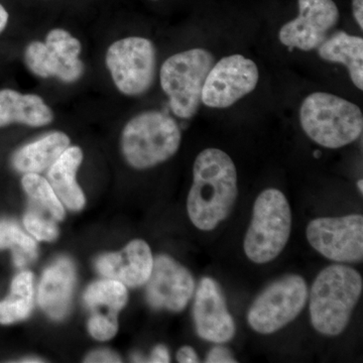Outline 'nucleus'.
<instances>
[{
    "label": "nucleus",
    "mask_w": 363,
    "mask_h": 363,
    "mask_svg": "<svg viewBox=\"0 0 363 363\" xmlns=\"http://www.w3.org/2000/svg\"><path fill=\"white\" fill-rule=\"evenodd\" d=\"M238 196V172L225 152L210 147L194 162L189 191V218L198 229L211 231L228 218Z\"/></svg>",
    "instance_id": "1"
},
{
    "label": "nucleus",
    "mask_w": 363,
    "mask_h": 363,
    "mask_svg": "<svg viewBox=\"0 0 363 363\" xmlns=\"http://www.w3.org/2000/svg\"><path fill=\"white\" fill-rule=\"evenodd\" d=\"M359 272L343 264H332L318 274L310 294L313 327L326 336H337L350 323L362 296Z\"/></svg>",
    "instance_id": "2"
},
{
    "label": "nucleus",
    "mask_w": 363,
    "mask_h": 363,
    "mask_svg": "<svg viewBox=\"0 0 363 363\" xmlns=\"http://www.w3.org/2000/svg\"><path fill=\"white\" fill-rule=\"evenodd\" d=\"M300 123L313 142L327 149H340L362 135L363 114L357 104L326 92L305 98Z\"/></svg>",
    "instance_id": "3"
},
{
    "label": "nucleus",
    "mask_w": 363,
    "mask_h": 363,
    "mask_svg": "<svg viewBox=\"0 0 363 363\" xmlns=\"http://www.w3.org/2000/svg\"><path fill=\"white\" fill-rule=\"evenodd\" d=\"M181 140L175 119L164 112L149 111L138 114L124 126L121 150L133 168L145 169L171 159Z\"/></svg>",
    "instance_id": "4"
},
{
    "label": "nucleus",
    "mask_w": 363,
    "mask_h": 363,
    "mask_svg": "<svg viewBox=\"0 0 363 363\" xmlns=\"http://www.w3.org/2000/svg\"><path fill=\"white\" fill-rule=\"evenodd\" d=\"M292 230V210L278 189L262 191L253 205L252 218L243 241L248 259L267 264L283 252Z\"/></svg>",
    "instance_id": "5"
},
{
    "label": "nucleus",
    "mask_w": 363,
    "mask_h": 363,
    "mask_svg": "<svg viewBox=\"0 0 363 363\" xmlns=\"http://www.w3.org/2000/svg\"><path fill=\"white\" fill-rule=\"evenodd\" d=\"M213 65L212 52L201 48L178 52L164 62L160 81L175 116L189 119L197 113L203 86Z\"/></svg>",
    "instance_id": "6"
},
{
    "label": "nucleus",
    "mask_w": 363,
    "mask_h": 363,
    "mask_svg": "<svg viewBox=\"0 0 363 363\" xmlns=\"http://www.w3.org/2000/svg\"><path fill=\"white\" fill-rule=\"evenodd\" d=\"M307 300L305 279L298 274H288L274 281L257 296L248 311V324L257 333H274L300 315Z\"/></svg>",
    "instance_id": "7"
},
{
    "label": "nucleus",
    "mask_w": 363,
    "mask_h": 363,
    "mask_svg": "<svg viewBox=\"0 0 363 363\" xmlns=\"http://www.w3.org/2000/svg\"><path fill=\"white\" fill-rule=\"evenodd\" d=\"M105 62L117 89L124 95L145 94L154 84L157 52L152 40L142 37L116 40L107 50Z\"/></svg>",
    "instance_id": "8"
},
{
    "label": "nucleus",
    "mask_w": 363,
    "mask_h": 363,
    "mask_svg": "<svg viewBox=\"0 0 363 363\" xmlns=\"http://www.w3.org/2000/svg\"><path fill=\"white\" fill-rule=\"evenodd\" d=\"M80 40L63 28H54L48 33L45 43L33 42L26 47V66L40 78L56 77L65 83H74L84 73L83 62L79 59Z\"/></svg>",
    "instance_id": "9"
},
{
    "label": "nucleus",
    "mask_w": 363,
    "mask_h": 363,
    "mask_svg": "<svg viewBox=\"0 0 363 363\" xmlns=\"http://www.w3.org/2000/svg\"><path fill=\"white\" fill-rule=\"evenodd\" d=\"M259 79V68L252 60L238 54L224 57L208 73L202 104L217 109L233 106L257 88Z\"/></svg>",
    "instance_id": "10"
},
{
    "label": "nucleus",
    "mask_w": 363,
    "mask_h": 363,
    "mask_svg": "<svg viewBox=\"0 0 363 363\" xmlns=\"http://www.w3.org/2000/svg\"><path fill=\"white\" fill-rule=\"evenodd\" d=\"M307 240L326 259L337 262H357L363 259V217H322L308 224Z\"/></svg>",
    "instance_id": "11"
},
{
    "label": "nucleus",
    "mask_w": 363,
    "mask_h": 363,
    "mask_svg": "<svg viewBox=\"0 0 363 363\" xmlns=\"http://www.w3.org/2000/svg\"><path fill=\"white\" fill-rule=\"evenodd\" d=\"M297 18L281 26L279 39L291 49L309 52L328 38L332 28L337 25L338 7L333 0H298Z\"/></svg>",
    "instance_id": "12"
},
{
    "label": "nucleus",
    "mask_w": 363,
    "mask_h": 363,
    "mask_svg": "<svg viewBox=\"0 0 363 363\" xmlns=\"http://www.w3.org/2000/svg\"><path fill=\"white\" fill-rule=\"evenodd\" d=\"M194 290V279L186 267L168 255H160L154 260L147 286L150 306L180 312L188 305Z\"/></svg>",
    "instance_id": "13"
},
{
    "label": "nucleus",
    "mask_w": 363,
    "mask_h": 363,
    "mask_svg": "<svg viewBox=\"0 0 363 363\" xmlns=\"http://www.w3.org/2000/svg\"><path fill=\"white\" fill-rule=\"evenodd\" d=\"M196 331L213 343H226L234 337L235 323L227 309L220 286L211 278H203L193 308Z\"/></svg>",
    "instance_id": "14"
},
{
    "label": "nucleus",
    "mask_w": 363,
    "mask_h": 363,
    "mask_svg": "<svg viewBox=\"0 0 363 363\" xmlns=\"http://www.w3.org/2000/svg\"><path fill=\"white\" fill-rule=\"evenodd\" d=\"M96 266L98 272L106 278L116 279L123 285L138 286L149 281L154 257L147 242L135 240L121 252L100 257Z\"/></svg>",
    "instance_id": "15"
},
{
    "label": "nucleus",
    "mask_w": 363,
    "mask_h": 363,
    "mask_svg": "<svg viewBox=\"0 0 363 363\" xmlns=\"http://www.w3.org/2000/svg\"><path fill=\"white\" fill-rule=\"evenodd\" d=\"M75 284V269L70 260L59 259L45 269L39 289V303L52 319H63L69 312Z\"/></svg>",
    "instance_id": "16"
},
{
    "label": "nucleus",
    "mask_w": 363,
    "mask_h": 363,
    "mask_svg": "<svg viewBox=\"0 0 363 363\" xmlns=\"http://www.w3.org/2000/svg\"><path fill=\"white\" fill-rule=\"evenodd\" d=\"M52 121L54 112L42 97L21 94L16 90H0V128L13 123L40 128Z\"/></svg>",
    "instance_id": "17"
},
{
    "label": "nucleus",
    "mask_w": 363,
    "mask_h": 363,
    "mask_svg": "<svg viewBox=\"0 0 363 363\" xmlns=\"http://www.w3.org/2000/svg\"><path fill=\"white\" fill-rule=\"evenodd\" d=\"M83 161L79 147H69L48 172V182L60 201L72 211H80L85 205V196L76 182V173Z\"/></svg>",
    "instance_id": "18"
},
{
    "label": "nucleus",
    "mask_w": 363,
    "mask_h": 363,
    "mask_svg": "<svg viewBox=\"0 0 363 363\" xmlns=\"http://www.w3.org/2000/svg\"><path fill=\"white\" fill-rule=\"evenodd\" d=\"M320 58L342 64L357 89L363 90V39L345 32L333 33L318 47Z\"/></svg>",
    "instance_id": "19"
},
{
    "label": "nucleus",
    "mask_w": 363,
    "mask_h": 363,
    "mask_svg": "<svg viewBox=\"0 0 363 363\" xmlns=\"http://www.w3.org/2000/svg\"><path fill=\"white\" fill-rule=\"evenodd\" d=\"M70 147V138L61 131L48 133L35 142L28 143L14 154V169L21 173L39 174L50 168Z\"/></svg>",
    "instance_id": "20"
},
{
    "label": "nucleus",
    "mask_w": 363,
    "mask_h": 363,
    "mask_svg": "<svg viewBox=\"0 0 363 363\" xmlns=\"http://www.w3.org/2000/svg\"><path fill=\"white\" fill-rule=\"evenodd\" d=\"M84 300L92 314L117 318L128 303V291L121 281L102 279L87 289Z\"/></svg>",
    "instance_id": "21"
},
{
    "label": "nucleus",
    "mask_w": 363,
    "mask_h": 363,
    "mask_svg": "<svg viewBox=\"0 0 363 363\" xmlns=\"http://www.w3.org/2000/svg\"><path fill=\"white\" fill-rule=\"evenodd\" d=\"M33 274L23 272L14 278L11 295L0 302V324L9 325L26 319L33 308Z\"/></svg>",
    "instance_id": "22"
},
{
    "label": "nucleus",
    "mask_w": 363,
    "mask_h": 363,
    "mask_svg": "<svg viewBox=\"0 0 363 363\" xmlns=\"http://www.w3.org/2000/svg\"><path fill=\"white\" fill-rule=\"evenodd\" d=\"M13 248L16 266L23 267L37 257V245L11 222L0 223V250Z\"/></svg>",
    "instance_id": "23"
},
{
    "label": "nucleus",
    "mask_w": 363,
    "mask_h": 363,
    "mask_svg": "<svg viewBox=\"0 0 363 363\" xmlns=\"http://www.w3.org/2000/svg\"><path fill=\"white\" fill-rule=\"evenodd\" d=\"M21 184L26 194L32 198L35 204H40L56 220H63L65 210L48 180L38 174L30 173L23 176Z\"/></svg>",
    "instance_id": "24"
},
{
    "label": "nucleus",
    "mask_w": 363,
    "mask_h": 363,
    "mask_svg": "<svg viewBox=\"0 0 363 363\" xmlns=\"http://www.w3.org/2000/svg\"><path fill=\"white\" fill-rule=\"evenodd\" d=\"M23 222L26 230L37 240L51 241L56 240L58 236V227L56 223L51 219L45 218L38 210H30L26 214Z\"/></svg>",
    "instance_id": "25"
},
{
    "label": "nucleus",
    "mask_w": 363,
    "mask_h": 363,
    "mask_svg": "<svg viewBox=\"0 0 363 363\" xmlns=\"http://www.w3.org/2000/svg\"><path fill=\"white\" fill-rule=\"evenodd\" d=\"M88 329L93 338L99 341H107L117 333L118 322L117 318L91 315Z\"/></svg>",
    "instance_id": "26"
},
{
    "label": "nucleus",
    "mask_w": 363,
    "mask_h": 363,
    "mask_svg": "<svg viewBox=\"0 0 363 363\" xmlns=\"http://www.w3.org/2000/svg\"><path fill=\"white\" fill-rule=\"evenodd\" d=\"M206 362L208 363H234L235 358L233 357L230 351L222 346H216L208 353Z\"/></svg>",
    "instance_id": "27"
},
{
    "label": "nucleus",
    "mask_w": 363,
    "mask_h": 363,
    "mask_svg": "<svg viewBox=\"0 0 363 363\" xmlns=\"http://www.w3.org/2000/svg\"><path fill=\"white\" fill-rule=\"evenodd\" d=\"M86 362H121V357L111 350H98L86 357Z\"/></svg>",
    "instance_id": "28"
},
{
    "label": "nucleus",
    "mask_w": 363,
    "mask_h": 363,
    "mask_svg": "<svg viewBox=\"0 0 363 363\" xmlns=\"http://www.w3.org/2000/svg\"><path fill=\"white\" fill-rule=\"evenodd\" d=\"M177 359L182 363L199 362L197 353L190 346H184V347L180 348L178 353H177Z\"/></svg>",
    "instance_id": "29"
},
{
    "label": "nucleus",
    "mask_w": 363,
    "mask_h": 363,
    "mask_svg": "<svg viewBox=\"0 0 363 363\" xmlns=\"http://www.w3.org/2000/svg\"><path fill=\"white\" fill-rule=\"evenodd\" d=\"M150 362L164 363L169 362V351L164 345H159L152 350L150 355Z\"/></svg>",
    "instance_id": "30"
},
{
    "label": "nucleus",
    "mask_w": 363,
    "mask_h": 363,
    "mask_svg": "<svg viewBox=\"0 0 363 363\" xmlns=\"http://www.w3.org/2000/svg\"><path fill=\"white\" fill-rule=\"evenodd\" d=\"M352 11L360 30H363V0H352Z\"/></svg>",
    "instance_id": "31"
},
{
    "label": "nucleus",
    "mask_w": 363,
    "mask_h": 363,
    "mask_svg": "<svg viewBox=\"0 0 363 363\" xmlns=\"http://www.w3.org/2000/svg\"><path fill=\"white\" fill-rule=\"evenodd\" d=\"M7 23H9V13H7L6 9L0 4V33L4 32Z\"/></svg>",
    "instance_id": "32"
},
{
    "label": "nucleus",
    "mask_w": 363,
    "mask_h": 363,
    "mask_svg": "<svg viewBox=\"0 0 363 363\" xmlns=\"http://www.w3.org/2000/svg\"><path fill=\"white\" fill-rule=\"evenodd\" d=\"M357 187L358 189H359V191H360V193H363V181L362 180H359L357 182Z\"/></svg>",
    "instance_id": "33"
},
{
    "label": "nucleus",
    "mask_w": 363,
    "mask_h": 363,
    "mask_svg": "<svg viewBox=\"0 0 363 363\" xmlns=\"http://www.w3.org/2000/svg\"><path fill=\"white\" fill-rule=\"evenodd\" d=\"M30 359H32V360H30V359L23 360V362H42V360L33 359V358H30Z\"/></svg>",
    "instance_id": "34"
}]
</instances>
